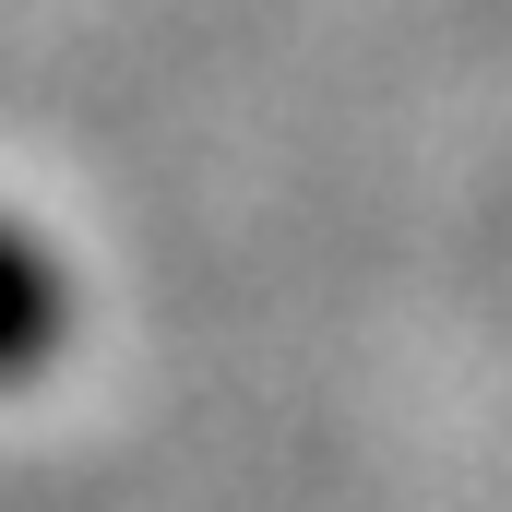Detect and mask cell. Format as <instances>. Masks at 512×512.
<instances>
[{
    "label": "cell",
    "instance_id": "1",
    "mask_svg": "<svg viewBox=\"0 0 512 512\" xmlns=\"http://www.w3.org/2000/svg\"><path fill=\"white\" fill-rule=\"evenodd\" d=\"M48 310H60V298H48L36 251H12V239H0V370H24V358L48 346Z\"/></svg>",
    "mask_w": 512,
    "mask_h": 512
}]
</instances>
